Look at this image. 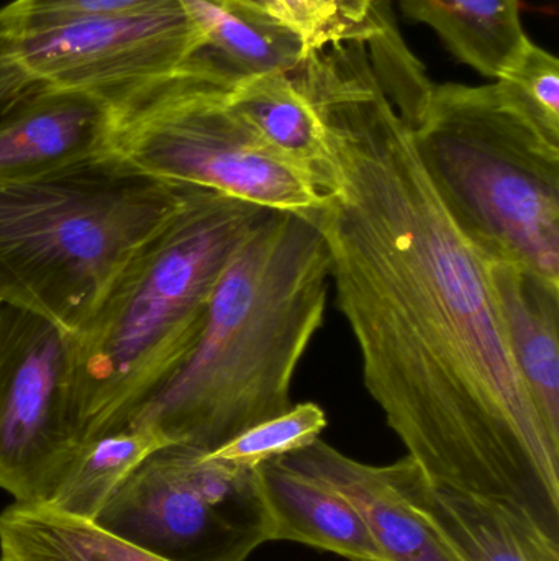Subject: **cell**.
<instances>
[{
  "mask_svg": "<svg viewBox=\"0 0 559 561\" xmlns=\"http://www.w3.org/2000/svg\"><path fill=\"white\" fill-rule=\"evenodd\" d=\"M298 81L334 161L308 217L368 392L430 483L508 501L559 540V444L512 358L489 260L433 190L366 43L312 49Z\"/></svg>",
  "mask_w": 559,
  "mask_h": 561,
  "instance_id": "obj_1",
  "label": "cell"
},
{
  "mask_svg": "<svg viewBox=\"0 0 559 561\" xmlns=\"http://www.w3.org/2000/svg\"><path fill=\"white\" fill-rule=\"evenodd\" d=\"M328 283L330 256L311 217L269 209L226 265L193 348L127 424L210 454L288 411Z\"/></svg>",
  "mask_w": 559,
  "mask_h": 561,
  "instance_id": "obj_2",
  "label": "cell"
},
{
  "mask_svg": "<svg viewBox=\"0 0 559 561\" xmlns=\"http://www.w3.org/2000/svg\"><path fill=\"white\" fill-rule=\"evenodd\" d=\"M269 209L187 186L183 204L71 333V381L85 444L127 424L193 348L226 265Z\"/></svg>",
  "mask_w": 559,
  "mask_h": 561,
  "instance_id": "obj_3",
  "label": "cell"
},
{
  "mask_svg": "<svg viewBox=\"0 0 559 561\" xmlns=\"http://www.w3.org/2000/svg\"><path fill=\"white\" fill-rule=\"evenodd\" d=\"M186 190L115 150L0 181V304L78 333L135 252L179 209Z\"/></svg>",
  "mask_w": 559,
  "mask_h": 561,
  "instance_id": "obj_4",
  "label": "cell"
},
{
  "mask_svg": "<svg viewBox=\"0 0 559 561\" xmlns=\"http://www.w3.org/2000/svg\"><path fill=\"white\" fill-rule=\"evenodd\" d=\"M412 130L433 190L488 260L559 286V140L499 82L433 84Z\"/></svg>",
  "mask_w": 559,
  "mask_h": 561,
  "instance_id": "obj_5",
  "label": "cell"
},
{
  "mask_svg": "<svg viewBox=\"0 0 559 561\" xmlns=\"http://www.w3.org/2000/svg\"><path fill=\"white\" fill-rule=\"evenodd\" d=\"M236 78L202 51L174 75L118 99L114 150L170 183L311 216L324 206V191L236 117L229 104Z\"/></svg>",
  "mask_w": 559,
  "mask_h": 561,
  "instance_id": "obj_6",
  "label": "cell"
},
{
  "mask_svg": "<svg viewBox=\"0 0 559 561\" xmlns=\"http://www.w3.org/2000/svg\"><path fill=\"white\" fill-rule=\"evenodd\" d=\"M95 523L170 561H246L271 542L258 468L184 445L150 455Z\"/></svg>",
  "mask_w": 559,
  "mask_h": 561,
  "instance_id": "obj_7",
  "label": "cell"
},
{
  "mask_svg": "<svg viewBox=\"0 0 559 561\" xmlns=\"http://www.w3.org/2000/svg\"><path fill=\"white\" fill-rule=\"evenodd\" d=\"M203 48L186 10L0 30V112L45 91L115 102L179 71Z\"/></svg>",
  "mask_w": 559,
  "mask_h": 561,
  "instance_id": "obj_8",
  "label": "cell"
},
{
  "mask_svg": "<svg viewBox=\"0 0 559 561\" xmlns=\"http://www.w3.org/2000/svg\"><path fill=\"white\" fill-rule=\"evenodd\" d=\"M71 373V333L0 304V490L15 503H48L88 445Z\"/></svg>",
  "mask_w": 559,
  "mask_h": 561,
  "instance_id": "obj_9",
  "label": "cell"
},
{
  "mask_svg": "<svg viewBox=\"0 0 559 561\" xmlns=\"http://www.w3.org/2000/svg\"><path fill=\"white\" fill-rule=\"evenodd\" d=\"M404 500L462 561H559V540L508 501L435 486L406 455L387 465Z\"/></svg>",
  "mask_w": 559,
  "mask_h": 561,
  "instance_id": "obj_10",
  "label": "cell"
},
{
  "mask_svg": "<svg viewBox=\"0 0 559 561\" xmlns=\"http://www.w3.org/2000/svg\"><path fill=\"white\" fill-rule=\"evenodd\" d=\"M114 102L82 91L26 95L0 112V181L51 173L114 150Z\"/></svg>",
  "mask_w": 559,
  "mask_h": 561,
  "instance_id": "obj_11",
  "label": "cell"
},
{
  "mask_svg": "<svg viewBox=\"0 0 559 561\" xmlns=\"http://www.w3.org/2000/svg\"><path fill=\"white\" fill-rule=\"evenodd\" d=\"M347 497L386 561H462L394 486L387 465H368L317 438L278 458Z\"/></svg>",
  "mask_w": 559,
  "mask_h": 561,
  "instance_id": "obj_12",
  "label": "cell"
},
{
  "mask_svg": "<svg viewBox=\"0 0 559 561\" xmlns=\"http://www.w3.org/2000/svg\"><path fill=\"white\" fill-rule=\"evenodd\" d=\"M489 275L519 375L559 444V286L496 260H489Z\"/></svg>",
  "mask_w": 559,
  "mask_h": 561,
  "instance_id": "obj_13",
  "label": "cell"
},
{
  "mask_svg": "<svg viewBox=\"0 0 559 561\" xmlns=\"http://www.w3.org/2000/svg\"><path fill=\"white\" fill-rule=\"evenodd\" d=\"M269 540L304 543L351 561H386L357 507L281 460L258 468Z\"/></svg>",
  "mask_w": 559,
  "mask_h": 561,
  "instance_id": "obj_14",
  "label": "cell"
},
{
  "mask_svg": "<svg viewBox=\"0 0 559 561\" xmlns=\"http://www.w3.org/2000/svg\"><path fill=\"white\" fill-rule=\"evenodd\" d=\"M229 104L263 147L305 171L327 194L334 161L324 124L294 75L240 76L230 85Z\"/></svg>",
  "mask_w": 559,
  "mask_h": 561,
  "instance_id": "obj_15",
  "label": "cell"
},
{
  "mask_svg": "<svg viewBox=\"0 0 559 561\" xmlns=\"http://www.w3.org/2000/svg\"><path fill=\"white\" fill-rule=\"evenodd\" d=\"M202 33L203 51L236 76L294 75L307 58V43L255 0H180Z\"/></svg>",
  "mask_w": 559,
  "mask_h": 561,
  "instance_id": "obj_16",
  "label": "cell"
},
{
  "mask_svg": "<svg viewBox=\"0 0 559 561\" xmlns=\"http://www.w3.org/2000/svg\"><path fill=\"white\" fill-rule=\"evenodd\" d=\"M404 15L435 30L453 56L498 79L528 36L519 0H397Z\"/></svg>",
  "mask_w": 559,
  "mask_h": 561,
  "instance_id": "obj_17",
  "label": "cell"
},
{
  "mask_svg": "<svg viewBox=\"0 0 559 561\" xmlns=\"http://www.w3.org/2000/svg\"><path fill=\"white\" fill-rule=\"evenodd\" d=\"M0 561H170L45 504L13 503L0 513Z\"/></svg>",
  "mask_w": 559,
  "mask_h": 561,
  "instance_id": "obj_18",
  "label": "cell"
},
{
  "mask_svg": "<svg viewBox=\"0 0 559 561\" xmlns=\"http://www.w3.org/2000/svg\"><path fill=\"white\" fill-rule=\"evenodd\" d=\"M167 442L148 425L125 424L92 438L45 506L95 520L118 488Z\"/></svg>",
  "mask_w": 559,
  "mask_h": 561,
  "instance_id": "obj_19",
  "label": "cell"
},
{
  "mask_svg": "<svg viewBox=\"0 0 559 561\" xmlns=\"http://www.w3.org/2000/svg\"><path fill=\"white\" fill-rule=\"evenodd\" d=\"M325 428L327 414L324 409L315 402H302L246 428L209 455L235 467L256 470L268 461L314 444Z\"/></svg>",
  "mask_w": 559,
  "mask_h": 561,
  "instance_id": "obj_20",
  "label": "cell"
},
{
  "mask_svg": "<svg viewBox=\"0 0 559 561\" xmlns=\"http://www.w3.org/2000/svg\"><path fill=\"white\" fill-rule=\"evenodd\" d=\"M534 121L559 140V61L532 42L522 46L512 65L496 79Z\"/></svg>",
  "mask_w": 559,
  "mask_h": 561,
  "instance_id": "obj_21",
  "label": "cell"
},
{
  "mask_svg": "<svg viewBox=\"0 0 559 561\" xmlns=\"http://www.w3.org/2000/svg\"><path fill=\"white\" fill-rule=\"evenodd\" d=\"M180 0H12L0 9V30L81 19L183 12Z\"/></svg>",
  "mask_w": 559,
  "mask_h": 561,
  "instance_id": "obj_22",
  "label": "cell"
},
{
  "mask_svg": "<svg viewBox=\"0 0 559 561\" xmlns=\"http://www.w3.org/2000/svg\"><path fill=\"white\" fill-rule=\"evenodd\" d=\"M314 49L348 35L357 23L345 15L340 0H261Z\"/></svg>",
  "mask_w": 559,
  "mask_h": 561,
  "instance_id": "obj_23",
  "label": "cell"
},
{
  "mask_svg": "<svg viewBox=\"0 0 559 561\" xmlns=\"http://www.w3.org/2000/svg\"><path fill=\"white\" fill-rule=\"evenodd\" d=\"M345 15L350 22L363 23L371 10L376 5L377 0H340Z\"/></svg>",
  "mask_w": 559,
  "mask_h": 561,
  "instance_id": "obj_24",
  "label": "cell"
},
{
  "mask_svg": "<svg viewBox=\"0 0 559 561\" xmlns=\"http://www.w3.org/2000/svg\"><path fill=\"white\" fill-rule=\"evenodd\" d=\"M255 2L261 3V5H265V3L261 2V0H255ZM266 9H268V7H266Z\"/></svg>",
  "mask_w": 559,
  "mask_h": 561,
  "instance_id": "obj_25",
  "label": "cell"
}]
</instances>
